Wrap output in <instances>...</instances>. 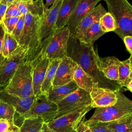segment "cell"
Segmentation results:
<instances>
[{
  "label": "cell",
  "instance_id": "1",
  "mask_svg": "<svg viewBox=\"0 0 132 132\" xmlns=\"http://www.w3.org/2000/svg\"><path fill=\"white\" fill-rule=\"evenodd\" d=\"M67 56L71 58L92 79L100 88L116 92L122 87L115 81L107 79L98 67L97 50L93 45L84 44L72 35H70L67 45Z\"/></svg>",
  "mask_w": 132,
  "mask_h": 132
},
{
  "label": "cell",
  "instance_id": "2",
  "mask_svg": "<svg viewBox=\"0 0 132 132\" xmlns=\"http://www.w3.org/2000/svg\"><path fill=\"white\" fill-rule=\"evenodd\" d=\"M41 18L26 13L24 16V26L20 46L26 51V62H31L41 53L42 44L39 36Z\"/></svg>",
  "mask_w": 132,
  "mask_h": 132
},
{
  "label": "cell",
  "instance_id": "3",
  "mask_svg": "<svg viewBox=\"0 0 132 132\" xmlns=\"http://www.w3.org/2000/svg\"><path fill=\"white\" fill-rule=\"evenodd\" d=\"M108 12L114 18L117 26L113 31L121 39L132 36V6L127 0H104Z\"/></svg>",
  "mask_w": 132,
  "mask_h": 132
},
{
  "label": "cell",
  "instance_id": "4",
  "mask_svg": "<svg viewBox=\"0 0 132 132\" xmlns=\"http://www.w3.org/2000/svg\"><path fill=\"white\" fill-rule=\"evenodd\" d=\"M4 90L9 94L20 97L34 95L32 89V67L31 62H24L18 67Z\"/></svg>",
  "mask_w": 132,
  "mask_h": 132
},
{
  "label": "cell",
  "instance_id": "5",
  "mask_svg": "<svg viewBox=\"0 0 132 132\" xmlns=\"http://www.w3.org/2000/svg\"><path fill=\"white\" fill-rule=\"evenodd\" d=\"M116 94L117 101L114 105L95 108L94 113L88 120L108 122L132 114V101L123 94L121 90L116 91Z\"/></svg>",
  "mask_w": 132,
  "mask_h": 132
},
{
  "label": "cell",
  "instance_id": "6",
  "mask_svg": "<svg viewBox=\"0 0 132 132\" xmlns=\"http://www.w3.org/2000/svg\"><path fill=\"white\" fill-rule=\"evenodd\" d=\"M70 35V31L67 26L54 30L43 46L40 55L50 60L61 59L67 56Z\"/></svg>",
  "mask_w": 132,
  "mask_h": 132
},
{
  "label": "cell",
  "instance_id": "7",
  "mask_svg": "<svg viewBox=\"0 0 132 132\" xmlns=\"http://www.w3.org/2000/svg\"><path fill=\"white\" fill-rule=\"evenodd\" d=\"M58 111L56 103L47 98L46 93H41L36 97L30 108L24 114L19 116L18 120L28 118L41 117L44 123H48L56 118Z\"/></svg>",
  "mask_w": 132,
  "mask_h": 132
},
{
  "label": "cell",
  "instance_id": "8",
  "mask_svg": "<svg viewBox=\"0 0 132 132\" xmlns=\"http://www.w3.org/2000/svg\"><path fill=\"white\" fill-rule=\"evenodd\" d=\"M89 92L78 88L65 98L56 103L58 107L56 118L91 106Z\"/></svg>",
  "mask_w": 132,
  "mask_h": 132
},
{
  "label": "cell",
  "instance_id": "9",
  "mask_svg": "<svg viewBox=\"0 0 132 132\" xmlns=\"http://www.w3.org/2000/svg\"><path fill=\"white\" fill-rule=\"evenodd\" d=\"M92 108L91 106L76 110L54 119L47 123V126L55 132H75L80 121Z\"/></svg>",
  "mask_w": 132,
  "mask_h": 132
},
{
  "label": "cell",
  "instance_id": "10",
  "mask_svg": "<svg viewBox=\"0 0 132 132\" xmlns=\"http://www.w3.org/2000/svg\"><path fill=\"white\" fill-rule=\"evenodd\" d=\"M26 51L19 46L12 54L5 58L0 64V89H5L18 67L26 62Z\"/></svg>",
  "mask_w": 132,
  "mask_h": 132
},
{
  "label": "cell",
  "instance_id": "11",
  "mask_svg": "<svg viewBox=\"0 0 132 132\" xmlns=\"http://www.w3.org/2000/svg\"><path fill=\"white\" fill-rule=\"evenodd\" d=\"M62 1L63 0H57L51 7L45 10L43 16L41 18L39 36L42 41V47L55 29L58 13Z\"/></svg>",
  "mask_w": 132,
  "mask_h": 132
},
{
  "label": "cell",
  "instance_id": "12",
  "mask_svg": "<svg viewBox=\"0 0 132 132\" xmlns=\"http://www.w3.org/2000/svg\"><path fill=\"white\" fill-rule=\"evenodd\" d=\"M77 64L67 56L61 59L52 82V86L65 85L73 80L74 71Z\"/></svg>",
  "mask_w": 132,
  "mask_h": 132
},
{
  "label": "cell",
  "instance_id": "13",
  "mask_svg": "<svg viewBox=\"0 0 132 132\" xmlns=\"http://www.w3.org/2000/svg\"><path fill=\"white\" fill-rule=\"evenodd\" d=\"M100 1L101 0H77L75 9L66 25L71 35L74 34L80 21L92 10Z\"/></svg>",
  "mask_w": 132,
  "mask_h": 132
},
{
  "label": "cell",
  "instance_id": "14",
  "mask_svg": "<svg viewBox=\"0 0 132 132\" xmlns=\"http://www.w3.org/2000/svg\"><path fill=\"white\" fill-rule=\"evenodd\" d=\"M50 59L40 55L31 64L32 67V89L35 96L41 94V88L45 78Z\"/></svg>",
  "mask_w": 132,
  "mask_h": 132
},
{
  "label": "cell",
  "instance_id": "15",
  "mask_svg": "<svg viewBox=\"0 0 132 132\" xmlns=\"http://www.w3.org/2000/svg\"><path fill=\"white\" fill-rule=\"evenodd\" d=\"M92 108L112 106L117 101L116 92L109 89L94 87L89 92Z\"/></svg>",
  "mask_w": 132,
  "mask_h": 132
},
{
  "label": "cell",
  "instance_id": "16",
  "mask_svg": "<svg viewBox=\"0 0 132 132\" xmlns=\"http://www.w3.org/2000/svg\"><path fill=\"white\" fill-rule=\"evenodd\" d=\"M36 96L20 97L8 93L4 89H0V98L12 106L15 112L21 116L25 113L30 107Z\"/></svg>",
  "mask_w": 132,
  "mask_h": 132
},
{
  "label": "cell",
  "instance_id": "17",
  "mask_svg": "<svg viewBox=\"0 0 132 132\" xmlns=\"http://www.w3.org/2000/svg\"><path fill=\"white\" fill-rule=\"evenodd\" d=\"M107 12V10L101 4H99L96 6L92 10L80 21L74 34L72 36L78 38L92 25L95 22H98L101 17Z\"/></svg>",
  "mask_w": 132,
  "mask_h": 132
},
{
  "label": "cell",
  "instance_id": "18",
  "mask_svg": "<svg viewBox=\"0 0 132 132\" xmlns=\"http://www.w3.org/2000/svg\"><path fill=\"white\" fill-rule=\"evenodd\" d=\"M120 60L115 56L98 57V67L108 79L117 81L119 78V66Z\"/></svg>",
  "mask_w": 132,
  "mask_h": 132
},
{
  "label": "cell",
  "instance_id": "19",
  "mask_svg": "<svg viewBox=\"0 0 132 132\" xmlns=\"http://www.w3.org/2000/svg\"><path fill=\"white\" fill-rule=\"evenodd\" d=\"M78 88L74 80L62 86H51L46 92L47 98L55 103L65 98Z\"/></svg>",
  "mask_w": 132,
  "mask_h": 132
},
{
  "label": "cell",
  "instance_id": "20",
  "mask_svg": "<svg viewBox=\"0 0 132 132\" xmlns=\"http://www.w3.org/2000/svg\"><path fill=\"white\" fill-rule=\"evenodd\" d=\"M77 3V0H63L58 13L54 30L66 26L75 9Z\"/></svg>",
  "mask_w": 132,
  "mask_h": 132
},
{
  "label": "cell",
  "instance_id": "21",
  "mask_svg": "<svg viewBox=\"0 0 132 132\" xmlns=\"http://www.w3.org/2000/svg\"><path fill=\"white\" fill-rule=\"evenodd\" d=\"M17 6L22 15L30 13L39 18L43 16L45 10L43 0H32L28 2L17 0Z\"/></svg>",
  "mask_w": 132,
  "mask_h": 132
},
{
  "label": "cell",
  "instance_id": "22",
  "mask_svg": "<svg viewBox=\"0 0 132 132\" xmlns=\"http://www.w3.org/2000/svg\"><path fill=\"white\" fill-rule=\"evenodd\" d=\"M73 80L78 88L88 92H90L94 87H97L94 83L91 77L78 65L74 71Z\"/></svg>",
  "mask_w": 132,
  "mask_h": 132
},
{
  "label": "cell",
  "instance_id": "23",
  "mask_svg": "<svg viewBox=\"0 0 132 132\" xmlns=\"http://www.w3.org/2000/svg\"><path fill=\"white\" fill-rule=\"evenodd\" d=\"M132 55L129 58L123 61H120L119 66V78L117 81L122 88L132 80Z\"/></svg>",
  "mask_w": 132,
  "mask_h": 132
},
{
  "label": "cell",
  "instance_id": "24",
  "mask_svg": "<svg viewBox=\"0 0 132 132\" xmlns=\"http://www.w3.org/2000/svg\"><path fill=\"white\" fill-rule=\"evenodd\" d=\"M105 33L101 30L98 22H95L77 38L84 44L93 45L94 42Z\"/></svg>",
  "mask_w": 132,
  "mask_h": 132
},
{
  "label": "cell",
  "instance_id": "25",
  "mask_svg": "<svg viewBox=\"0 0 132 132\" xmlns=\"http://www.w3.org/2000/svg\"><path fill=\"white\" fill-rule=\"evenodd\" d=\"M107 127L111 132H132V114L108 122Z\"/></svg>",
  "mask_w": 132,
  "mask_h": 132
},
{
  "label": "cell",
  "instance_id": "26",
  "mask_svg": "<svg viewBox=\"0 0 132 132\" xmlns=\"http://www.w3.org/2000/svg\"><path fill=\"white\" fill-rule=\"evenodd\" d=\"M61 59L50 60L46 72L43 82L41 86V93H46L52 86V82L55 75L57 68Z\"/></svg>",
  "mask_w": 132,
  "mask_h": 132
},
{
  "label": "cell",
  "instance_id": "27",
  "mask_svg": "<svg viewBox=\"0 0 132 132\" xmlns=\"http://www.w3.org/2000/svg\"><path fill=\"white\" fill-rule=\"evenodd\" d=\"M44 123L41 117L25 118L19 127L20 132H40Z\"/></svg>",
  "mask_w": 132,
  "mask_h": 132
},
{
  "label": "cell",
  "instance_id": "28",
  "mask_svg": "<svg viewBox=\"0 0 132 132\" xmlns=\"http://www.w3.org/2000/svg\"><path fill=\"white\" fill-rule=\"evenodd\" d=\"M19 46V43L11 34L5 33L2 50V54L4 58L10 57Z\"/></svg>",
  "mask_w": 132,
  "mask_h": 132
},
{
  "label": "cell",
  "instance_id": "29",
  "mask_svg": "<svg viewBox=\"0 0 132 132\" xmlns=\"http://www.w3.org/2000/svg\"><path fill=\"white\" fill-rule=\"evenodd\" d=\"M98 22L101 30L105 33L114 31L117 28L114 18L108 12H106L101 17Z\"/></svg>",
  "mask_w": 132,
  "mask_h": 132
},
{
  "label": "cell",
  "instance_id": "30",
  "mask_svg": "<svg viewBox=\"0 0 132 132\" xmlns=\"http://www.w3.org/2000/svg\"><path fill=\"white\" fill-rule=\"evenodd\" d=\"M15 113V109L12 106L0 98V119L14 121Z\"/></svg>",
  "mask_w": 132,
  "mask_h": 132
},
{
  "label": "cell",
  "instance_id": "31",
  "mask_svg": "<svg viewBox=\"0 0 132 132\" xmlns=\"http://www.w3.org/2000/svg\"><path fill=\"white\" fill-rule=\"evenodd\" d=\"M91 130V132H111L108 128V122L87 121L85 122Z\"/></svg>",
  "mask_w": 132,
  "mask_h": 132
},
{
  "label": "cell",
  "instance_id": "32",
  "mask_svg": "<svg viewBox=\"0 0 132 132\" xmlns=\"http://www.w3.org/2000/svg\"><path fill=\"white\" fill-rule=\"evenodd\" d=\"M0 132H20V127L13 121L0 119Z\"/></svg>",
  "mask_w": 132,
  "mask_h": 132
},
{
  "label": "cell",
  "instance_id": "33",
  "mask_svg": "<svg viewBox=\"0 0 132 132\" xmlns=\"http://www.w3.org/2000/svg\"><path fill=\"white\" fill-rule=\"evenodd\" d=\"M24 16L25 15H22L20 16L19 19L11 34L18 43L21 38L24 29Z\"/></svg>",
  "mask_w": 132,
  "mask_h": 132
},
{
  "label": "cell",
  "instance_id": "34",
  "mask_svg": "<svg viewBox=\"0 0 132 132\" xmlns=\"http://www.w3.org/2000/svg\"><path fill=\"white\" fill-rule=\"evenodd\" d=\"M20 16H14L3 19L2 24L5 32L11 34Z\"/></svg>",
  "mask_w": 132,
  "mask_h": 132
},
{
  "label": "cell",
  "instance_id": "35",
  "mask_svg": "<svg viewBox=\"0 0 132 132\" xmlns=\"http://www.w3.org/2000/svg\"><path fill=\"white\" fill-rule=\"evenodd\" d=\"M22 14L17 6V0H15L12 4L7 7L4 18L20 16Z\"/></svg>",
  "mask_w": 132,
  "mask_h": 132
},
{
  "label": "cell",
  "instance_id": "36",
  "mask_svg": "<svg viewBox=\"0 0 132 132\" xmlns=\"http://www.w3.org/2000/svg\"><path fill=\"white\" fill-rule=\"evenodd\" d=\"M5 33V31L4 30L3 25L2 23H0V64L5 59V58L3 57L2 54V46H3V43Z\"/></svg>",
  "mask_w": 132,
  "mask_h": 132
},
{
  "label": "cell",
  "instance_id": "37",
  "mask_svg": "<svg viewBox=\"0 0 132 132\" xmlns=\"http://www.w3.org/2000/svg\"><path fill=\"white\" fill-rule=\"evenodd\" d=\"M122 40L125 44L127 51L131 55L132 54V36H125Z\"/></svg>",
  "mask_w": 132,
  "mask_h": 132
},
{
  "label": "cell",
  "instance_id": "38",
  "mask_svg": "<svg viewBox=\"0 0 132 132\" xmlns=\"http://www.w3.org/2000/svg\"><path fill=\"white\" fill-rule=\"evenodd\" d=\"M75 132H91V130L84 121V120H83L77 125L75 129Z\"/></svg>",
  "mask_w": 132,
  "mask_h": 132
},
{
  "label": "cell",
  "instance_id": "39",
  "mask_svg": "<svg viewBox=\"0 0 132 132\" xmlns=\"http://www.w3.org/2000/svg\"><path fill=\"white\" fill-rule=\"evenodd\" d=\"M7 7V4L5 0H1L0 2V23H2V21L4 18Z\"/></svg>",
  "mask_w": 132,
  "mask_h": 132
},
{
  "label": "cell",
  "instance_id": "40",
  "mask_svg": "<svg viewBox=\"0 0 132 132\" xmlns=\"http://www.w3.org/2000/svg\"><path fill=\"white\" fill-rule=\"evenodd\" d=\"M40 132H55L52 129H51L46 123H44Z\"/></svg>",
  "mask_w": 132,
  "mask_h": 132
},
{
  "label": "cell",
  "instance_id": "41",
  "mask_svg": "<svg viewBox=\"0 0 132 132\" xmlns=\"http://www.w3.org/2000/svg\"><path fill=\"white\" fill-rule=\"evenodd\" d=\"M56 1L57 0H46V3H45V4H44L45 10H47L54 3H55Z\"/></svg>",
  "mask_w": 132,
  "mask_h": 132
},
{
  "label": "cell",
  "instance_id": "42",
  "mask_svg": "<svg viewBox=\"0 0 132 132\" xmlns=\"http://www.w3.org/2000/svg\"><path fill=\"white\" fill-rule=\"evenodd\" d=\"M126 89L130 92H132V80H130L125 87Z\"/></svg>",
  "mask_w": 132,
  "mask_h": 132
},
{
  "label": "cell",
  "instance_id": "43",
  "mask_svg": "<svg viewBox=\"0 0 132 132\" xmlns=\"http://www.w3.org/2000/svg\"><path fill=\"white\" fill-rule=\"evenodd\" d=\"M15 0H5V1L6 2L7 4V6H9L11 4H12Z\"/></svg>",
  "mask_w": 132,
  "mask_h": 132
},
{
  "label": "cell",
  "instance_id": "44",
  "mask_svg": "<svg viewBox=\"0 0 132 132\" xmlns=\"http://www.w3.org/2000/svg\"><path fill=\"white\" fill-rule=\"evenodd\" d=\"M22 2H28V1H32V0H21Z\"/></svg>",
  "mask_w": 132,
  "mask_h": 132
},
{
  "label": "cell",
  "instance_id": "45",
  "mask_svg": "<svg viewBox=\"0 0 132 132\" xmlns=\"http://www.w3.org/2000/svg\"><path fill=\"white\" fill-rule=\"evenodd\" d=\"M1 0H0V2H1Z\"/></svg>",
  "mask_w": 132,
  "mask_h": 132
}]
</instances>
